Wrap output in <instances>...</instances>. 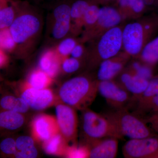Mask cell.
Returning <instances> with one entry per match:
<instances>
[{
	"label": "cell",
	"instance_id": "cell-26",
	"mask_svg": "<svg viewBox=\"0 0 158 158\" xmlns=\"http://www.w3.org/2000/svg\"><path fill=\"white\" fill-rule=\"evenodd\" d=\"M51 78L41 69L33 71L29 77L30 87L36 89L45 88L51 81Z\"/></svg>",
	"mask_w": 158,
	"mask_h": 158
},
{
	"label": "cell",
	"instance_id": "cell-19",
	"mask_svg": "<svg viewBox=\"0 0 158 158\" xmlns=\"http://www.w3.org/2000/svg\"><path fill=\"white\" fill-rule=\"evenodd\" d=\"M118 6L123 20L142 17L145 8L143 0H118Z\"/></svg>",
	"mask_w": 158,
	"mask_h": 158
},
{
	"label": "cell",
	"instance_id": "cell-32",
	"mask_svg": "<svg viewBox=\"0 0 158 158\" xmlns=\"http://www.w3.org/2000/svg\"><path fill=\"white\" fill-rule=\"evenodd\" d=\"M0 148L2 151L6 154H14L17 151L16 142L12 138H6L1 142Z\"/></svg>",
	"mask_w": 158,
	"mask_h": 158
},
{
	"label": "cell",
	"instance_id": "cell-36",
	"mask_svg": "<svg viewBox=\"0 0 158 158\" xmlns=\"http://www.w3.org/2000/svg\"><path fill=\"white\" fill-rule=\"evenodd\" d=\"M84 44H85L82 43L79 41L72 51L70 54L71 57L80 59V60H81L84 57H86L87 55V48L85 46Z\"/></svg>",
	"mask_w": 158,
	"mask_h": 158
},
{
	"label": "cell",
	"instance_id": "cell-37",
	"mask_svg": "<svg viewBox=\"0 0 158 158\" xmlns=\"http://www.w3.org/2000/svg\"><path fill=\"white\" fill-rule=\"evenodd\" d=\"M144 119L151 128L158 134V113L147 116Z\"/></svg>",
	"mask_w": 158,
	"mask_h": 158
},
{
	"label": "cell",
	"instance_id": "cell-6",
	"mask_svg": "<svg viewBox=\"0 0 158 158\" xmlns=\"http://www.w3.org/2000/svg\"><path fill=\"white\" fill-rule=\"evenodd\" d=\"M73 0H58L53 8L47 25V33L55 44L70 35V10Z\"/></svg>",
	"mask_w": 158,
	"mask_h": 158
},
{
	"label": "cell",
	"instance_id": "cell-41",
	"mask_svg": "<svg viewBox=\"0 0 158 158\" xmlns=\"http://www.w3.org/2000/svg\"><path fill=\"white\" fill-rule=\"evenodd\" d=\"M157 16L158 19V15H157Z\"/></svg>",
	"mask_w": 158,
	"mask_h": 158
},
{
	"label": "cell",
	"instance_id": "cell-42",
	"mask_svg": "<svg viewBox=\"0 0 158 158\" xmlns=\"http://www.w3.org/2000/svg\"><path fill=\"white\" fill-rule=\"evenodd\" d=\"M157 1H158V0H157Z\"/></svg>",
	"mask_w": 158,
	"mask_h": 158
},
{
	"label": "cell",
	"instance_id": "cell-31",
	"mask_svg": "<svg viewBox=\"0 0 158 158\" xmlns=\"http://www.w3.org/2000/svg\"><path fill=\"white\" fill-rule=\"evenodd\" d=\"M61 65L64 72L73 73L78 70L81 67V60L73 57H67L62 59Z\"/></svg>",
	"mask_w": 158,
	"mask_h": 158
},
{
	"label": "cell",
	"instance_id": "cell-25",
	"mask_svg": "<svg viewBox=\"0 0 158 158\" xmlns=\"http://www.w3.org/2000/svg\"><path fill=\"white\" fill-rule=\"evenodd\" d=\"M79 42L74 36L69 35L57 43L54 47L61 60L69 57L72 51Z\"/></svg>",
	"mask_w": 158,
	"mask_h": 158
},
{
	"label": "cell",
	"instance_id": "cell-22",
	"mask_svg": "<svg viewBox=\"0 0 158 158\" xmlns=\"http://www.w3.org/2000/svg\"><path fill=\"white\" fill-rule=\"evenodd\" d=\"M141 62L153 66L158 62V35L146 44L139 55Z\"/></svg>",
	"mask_w": 158,
	"mask_h": 158
},
{
	"label": "cell",
	"instance_id": "cell-40",
	"mask_svg": "<svg viewBox=\"0 0 158 158\" xmlns=\"http://www.w3.org/2000/svg\"><path fill=\"white\" fill-rule=\"evenodd\" d=\"M91 1L97 4L98 3L106 2H109L112 0H91Z\"/></svg>",
	"mask_w": 158,
	"mask_h": 158
},
{
	"label": "cell",
	"instance_id": "cell-9",
	"mask_svg": "<svg viewBox=\"0 0 158 158\" xmlns=\"http://www.w3.org/2000/svg\"><path fill=\"white\" fill-rule=\"evenodd\" d=\"M126 158H158V135L139 139H131L123 145Z\"/></svg>",
	"mask_w": 158,
	"mask_h": 158
},
{
	"label": "cell",
	"instance_id": "cell-21",
	"mask_svg": "<svg viewBox=\"0 0 158 158\" xmlns=\"http://www.w3.org/2000/svg\"><path fill=\"white\" fill-rule=\"evenodd\" d=\"M24 118L22 113L6 110L0 114V126L9 130L17 129L23 124Z\"/></svg>",
	"mask_w": 158,
	"mask_h": 158
},
{
	"label": "cell",
	"instance_id": "cell-3",
	"mask_svg": "<svg viewBox=\"0 0 158 158\" xmlns=\"http://www.w3.org/2000/svg\"><path fill=\"white\" fill-rule=\"evenodd\" d=\"M98 82L84 76L75 77L61 86L59 96L65 104L78 110H86L96 97Z\"/></svg>",
	"mask_w": 158,
	"mask_h": 158
},
{
	"label": "cell",
	"instance_id": "cell-5",
	"mask_svg": "<svg viewBox=\"0 0 158 158\" xmlns=\"http://www.w3.org/2000/svg\"><path fill=\"white\" fill-rule=\"evenodd\" d=\"M105 116L115 125L123 137L139 139L158 135L151 128L144 119L131 113L125 107L115 109Z\"/></svg>",
	"mask_w": 158,
	"mask_h": 158
},
{
	"label": "cell",
	"instance_id": "cell-29",
	"mask_svg": "<svg viewBox=\"0 0 158 158\" xmlns=\"http://www.w3.org/2000/svg\"><path fill=\"white\" fill-rule=\"evenodd\" d=\"M63 137L62 134L57 133L44 143V150L48 154L55 155L62 151L63 146Z\"/></svg>",
	"mask_w": 158,
	"mask_h": 158
},
{
	"label": "cell",
	"instance_id": "cell-28",
	"mask_svg": "<svg viewBox=\"0 0 158 158\" xmlns=\"http://www.w3.org/2000/svg\"><path fill=\"white\" fill-rule=\"evenodd\" d=\"M100 9V8L98 4L92 1L85 14L82 33L91 28L96 23L99 15Z\"/></svg>",
	"mask_w": 158,
	"mask_h": 158
},
{
	"label": "cell",
	"instance_id": "cell-30",
	"mask_svg": "<svg viewBox=\"0 0 158 158\" xmlns=\"http://www.w3.org/2000/svg\"><path fill=\"white\" fill-rule=\"evenodd\" d=\"M0 45L1 49L6 52H15L16 44L10 33L9 28L1 30Z\"/></svg>",
	"mask_w": 158,
	"mask_h": 158
},
{
	"label": "cell",
	"instance_id": "cell-12",
	"mask_svg": "<svg viewBox=\"0 0 158 158\" xmlns=\"http://www.w3.org/2000/svg\"><path fill=\"white\" fill-rule=\"evenodd\" d=\"M131 58L130 56L123 51L115 56L103 61L98 66V80H113L122 72Z\"/></svg>",
	"mask_w": 158,
	"mask_h": 158
},
{
	"label": "cell",
	"instance_id": "cell-33",
	"mask_svg": "<svg viewBox=\"0 0 158 158\" xmlns=\"http://www.w3.org/2000/svg\"><path fill=\"white\" fill-rule=\"evenodd\" d=\"M67 154L68 157L69 158L89 157V149L85 147L71 148L68 150Z\"/></svg>",
	"mask_w": 158,
	"mask_h": 158
},
{
	"label": "cell",
	"instance_id": "cell-11",
	"mask_svg": "<svg viewBox=\"0 0 158 158\" xmlns=\"http://www.w3.org/2000/svg\"><path fill=\"white\" fill-rule=\"evenodd\" d=\"M56 120L59 131L64 138L72 139L76 135L77 118L72 107L59 104L56 107Z\"/></svg>",
	"mask_w": 158,
	"mask_h": 158
},
{
	"label": "cell",
	"instance_id": "cell-14",
	"mask_svg": "<svg viewBox=\"0 0 158 158\" xmlns=\"http://www.w3.org/2000/svg\"><path fill=\"white\" fill-rule=\"evenodd\" d=\"M91 2V0H75L72 2L70 10V35L75 37L81 35L85 14Z\"/></svg>",
	"mask_w": 158,
	"mask_h": 158
},
{
	"label": "cell",
	"instance_id": "cell-39",
	"mask_svg": "<svg viewBox=\"0 0 158 158\" xmlns=\"http://www.w3.org/2000/svg\"><path fill=\"white\" fill-rule=\"evenodd\" d=\"M145 6H152L153 5L155 2L156 1H158L157 0H143Z\"/></svg>",
	"mask_w": 158,
	"mask_h": 158
},
{
	"label": "cell",
	"instance_id": "cell-27",
	"mask_svg": "<svg viewBox=\"0 0 158 158\" xmlns=\"http://www.w3.org/2000/svg\"><path fill=\"white\" fill-rule=\"evenodd\" d=\"M152 67L142 62L135 61L130 64L127 70L135 75L150 81L154 76Z\"/></svg>",
	"mask_w": 158,
	"mask_h": 158
},
{
	"label": "cell",
	"instance_id": "cell-18",
	"mask_svg": "<svg viewBox=\"0 0 158 158\" xmlns=\"http://www.w3.org/2000/svg\"><path fill=\"white\" fill-rule=\"evenodd\" d=\"M61 61V58L58 56L54 47L48 48L44 51L40 57L39 69L52 78L58 73Z\"/></svg>",
	"mask_w": 158,
	"mask_h": 158
},
{
	"label": "cell",
	"instance_id": "cell-20",
	"mask_svg": "<svg viewBox=\"0 0 158 158\" xmlns=\"http://www.w3.org/2000/svg\"><path fill=\"white\" fill-rule=\"evenodd\" d=\"M17 13V1L0 0V29L8 28Z\"/></svg>",
	"mask_w": 158,
	"mask_h": 158
},
{
	"label": "cell",
	"instance_id": "cell-16",
	"mask_svg": "<svg viewBox=\"0 0 158 158\" xmlns=\"http://www.w3.org/2000/svg\"><path fill=\"white\" fill-rule=\"evenodd\" d=\"M33 131L36 138L45 142L59 131L56 120L45 115L37 116L33 122Z\"/></svg>",
	"mask_w": 158,
	"mask_h": 158
},
{
	"label": "cell",
	"instance_id": "cell-34",
	"mask_svg": "<svg viewBox=\"0 0 158 158\" xmlns=\"http://www.w3.org/2000/svg\"><path fill=\"white\" fill-rule=\"evenodd\" d=\"M15 142L17 151L22 150L34 146V139L29 136H20L16 139Z\"/></svg>",
	"mask_w": 158,
	"mask_h": 158
},
{
	"label": "cell",
	"instance_id": "cell-7",
	"mask_svg": "<svg viewBox=\"0 0 158 158\" xmlns=\"http://www.w3.org/2000/svg\"><path fill=\"white\" fill-rule=\"evenodd\" d=\"M84 110L85 111L83 115V130L89 138L92 139L123 138L115 125L106 116L87 109Z\"/></svg>",
	"mask_w": 158,
	"mask_h": 158
},
{
	"label": "cell",
	"instance_id": "cell-1",
	"mask_svg": "<svg viewBox=\"0 0 158 158\" xmlns=\"http://www.w3.org/2000/svg\"><path fill=\"white\" fill-rule=\"evenodd\" d=\"M42 28V18L37 10L27 2L17 1L16 16L9 27L16 44L15 53L25 55L33 51Z\"/></svg>",
	"mask_w": 158,
	"mask_h": 158
},
{
	"label": "cell",
	"instance_id": "cell-24",
	"mask_svg": "<svg viewBox=\"0 0 158 158\" xmlns=\"http://www.w3.org/2000/svg\"><path fill=\"white\" fill-rule=\"evenodd\" d=\"M1 106L5 110L14 111L21 113H26L30 107L22 98L6 96L1 100Z\"/></svg>",
	"mask_w": 158,
	"mask_h": 158
},
{
	"label": "cell",
	"instance_id": "cell-38",
	"mask_svg": "<svg viewBox=\"0 0 158 158\" xmlns=\"http://www.w3.org/2000/svg\"><path fill=\"white\" fill-rule=\"evenodd\" d=\"M0 55H1V66H2L6 64L7 60V56L6 52L1 49L0 51Z\"/></svg>",
	"mask_w": 158,
	"mask_h": 158
},
{
	"label": "cell",
	"instance_id": "cell-17",
	"mask_svg": "<svg viewBox=\"0 0 158 158\" xmlns=\"http://www.w3.org/2000/svg\"><path fill=\"white\" fill-rule=\"evenodd\" d=\"M118 84L132 94L135 100L146 90L149 80L135 75L127 70L120 74Z\"/></svg>",
	"mask_w": 158,
	"mask_h": 158
},
{
	"label": "cell",
	"instance_id": "cell-4",
	"mask_svg": "<svg viewBox=\"0 0 158 158\" xmlns=\"http://www.w3.org/2000/svg\"><path fill=\"white\" fill-rule=\"evenodd\" d=\"M123 25L112 28L98 38L88 43L86 58L91 66H99L103 61L115 56L123 49Z\"/></svg>",
	"mask_w": 158,
	"mask_h": 158
},
{
	"label": "cell",
	"instance_id": "cell-15",
	"mask_svg": "<svg viewBox=\"0 0 158 158\" xmlns=\"http://www.w3.org/2000/svg\"><path fill=\"white\" fill-rule=\"evenodd\" d=\"M94 143L89 149L90 158H115L118 150V139L105 138L93 139Z\"/></svg>",
	"mask_w": 158,
	"mask_h": 158
},
{
	"label": "cell",
	"instance_id": "cell-35",
	"mask_svg": "<svg viewBox=\"0 0 158 158\" xmlns=\"http://www.w3.org/2000/svg\"><path fill=\"white\" fill-rule=\"evenodd\" d=\"M17 158H35L37 157L38 152L35 146L20 151H16L14 154Z\"/></svg>",
	"mask_w": 158,
	"mask_h": 158
},
{
	"label": "cell",
	"instance_id": "cell-23",
	"mask_svg": "<svg viewBox=\"0 0 158 158\" xmlns=\"http://www.w3.org/2000/svg\"><path fill=\"white\" fill-rule=\"evenodd\" d=\"M158 94V75L152 77L150 80L146 90L136 100L138 113H140L145 106Z\"/></svg>",
	"mask_w": 158,
	"mask_h": 158
},
{
	"label": "cell",
	"instance_id": "cell-8",
	"mask_svg": "<svg viewBox=\"0 0 158 158\" xmlns=\"http://www.w3.org/2000/svg\"><path fill=\"white\" fill-rule=\"evenodd\" d=\"M123 20L118 9L111 6H103L100 8L96 23L91 28L82 33L79 41L85 44L93 41L110 29L121 24Z\"/></svg>",
	"mask_w": 158,
	"mask_h": 158
},
{
	"label": "cell",
	"instance_id": "cell-10",
	"mask_svg": "<svg viewBox=\"0 0 158 158\" xmlns=\"http://www.w3.org/2000/svg\"><path fill=\"white\" fill-rule=\"evenodd\" d=\"M98 90L108 104L115 109L125 107L131 100V94L113 80L99 81Z\"/></svg>",
	"mask_w": 158,
	"mask_h": 158
},
{
	"label": "cell",
	"instance_id": "cell-2",
	"mask_svg": "<svg viewBox=\"0 0 158 158\" xmlns=\"http://www.w3.org/2000/svg\"><path fill=\"white\" fill-rule=\"evenodd\" d=\"M158 31L156 16L140 18L127 24L123 30V49L131 57H138Z\"/></svg>",
	"mask_w": 158,
	"mask_h": 158
},
{
	"label": "cell",
	"instance_id": "cell-13",
	"mask_svg": "<svg viewBox=\"0 0 158 158\" xmlns=\"http://www.w3.org/2000/svg\"><path fill=\"white\" fill-rule=\"evenodd\" d=\"M21 97L27 102L29 106L35 110H42L48 107L53 101V95L49 89L27 88Z\"/></svg>",
	"mask_w": 158,
	"mask_h": 158
}]
</instances>
